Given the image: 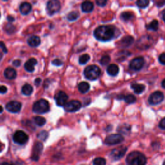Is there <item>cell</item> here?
<instances>
[{"mask_svg":"<svg viewBox=\"0 0 165 165\" xmlns=\"http://www.w3.org/2000/svg\"><path fill=\"white\" fill-rule=\"evenodd\" d=\"M95 38L101 41H108L111 40L115 35V31L111 25H102L98 26L94 32Z\"/></svg>","mask_w":165,"mask_h":165,"instance_id":"1","label":"cell"},{"mask_svg":"<svg viewBox=\"0 0 165 165\" xmlns=\"http://www.w3.org/2000/svg\"><path fill=\"white\" fill-rule=\"evenodd\" d=\"M126 162L127 165H146V158L142 153L134 151L128 155Z\"/></svg>","mask_w":165,"mask_h":165,"instance_id":"2","label":"cell"},{"mask_svg":"<svg viewBox=\"0 0 165 165\" xmlns=\"http://www.w3.org/2000/svg\"><path fill=\"white\" fill-rule=\"evenodd\" d=\"M50 106L49 102L44 99H40L36 101L33 105V112L35 114H43L49 111Z\"/></svg>","mask_w":165,"mask_h":165,"instance_id":"3","label":"cell"},{"mask_svg":"<svg viewBox=\"0 0 165 165\" xmlns=\"http://www.w3.org/2000/svg\"><path fill=\"white\" fill-rule=\"evenodd\" d=\"M84 75L87 79L94 81L100 76L101 70L96 65L88 66L84 70Z\"/></svg>","mask_w":165,"mask_h":165,"instance_id":"4","label":"cell"},{"mask_svg":"<svg viewBox=\"0 0 165 165\" xmlns=\"http://www.w3.org/2000/svg\"><path fill=\"white\" fill-rule=\"evenodd\" d=\"M61 9V3L57 0H52L49 1L47 5V12L50 16L58 12Z\"/></svg>","mask_w":165,"mask_h":165,"instance_id":"5","label":"cell"},{"mask_svg":"<svg viewBox=\"0 0 165 165\" xmlns=\"http://www.w3.org/2000/svg\"><path fill=\"white\" fill-rule=\"evenodd\" d=\"M14 141L19 144H24L29 140V136L23 131L17 130L13 135Z\"/></svg>","mask_w":165,"mask_h":165,"instance_id":"6","label":"cell"},{"mask_svg":"<svg viewBox=\"0 0 165 165\" xmlns=\"http://www.w3.org/2000/svg\"><path fill=\"white\" fill-rule=\"evenodd\" d=\"M124 137L121 134H112L107 136L105 143L107 145H115L123 142Z\"/></svg>","mask_w":165,"mask_h":165,"instance_id":"7","label":"cell"},{"mask_svg":"<svg viewBox=\"0 0 165 165\" xmlns=\"http://www.w3.org/2000/svg\"><path fill=\"white\" fill-rule=\"evenodd\" d=\"M164 97V96L163 93H162L161 91H156L150 96L148 98V103L152 105H158L163 101Z\"/></svg>","mask_w":165,"mask_h":165,"instance_id":"8","label":"cell"},{"mask_svg":"<svg viewBox=\"0 0 165 165\" xmlns=\"http://www.w3.org/2000/svg\"><path fill=\"white\" fill-rule=\"evenodd\" d=\"M81 108V103L78 100H72L67 103L64 106L65 111L68 112H74L78 111Z\"/></svg>","mask_w":165,"mask_h":165,"instance_id":"9","label":"cell"},{"mask_svg":"<svg viewBox=\"0 0 165 165\" xmlns=\"http://www.w3.org/2000/svg\"><path fill=\"white\" fill-rule=\"evenodd\" d=\"M144 65V59L143 57H137L133 59L130 63V67L134 70H141Z\"/></svg>","mask_w":165,"mask_h":165,"instance_id":"10","label":"cell"},{"mask_svg":"<svg viewBox=\"0 0 165 165\" xmlns=\"http://www.w3.org/2000/svg\"><path fill=\"white\" fill-rule=\"evenodd\" d=\"M126 150L127 148L125 146H120V147L114 149L111 152V156L114 160H119L124 156Z\"/></svg>","mask_w":165,"mask_h":165,"instance_id":"11","label":"cell"},{"mask_svg":"<svg viewBox=\"0 0 165 165\" xmlns=\"http://www.w3.org/2000/svg\"><path fill=\"white\" fill-rule=\"evenodd\" d=\"M21 103L16 101H11L6 105V109L8 112L12 113H17L21 111Z\"/></svg>","mask_w":165,"mask_h":165,"instance_id":"12","label":"cell"},{"mask_svg":"<svg viewBox=\"0 0 165 165\" xmlns=\"http://www.w3.org/2000/svg\"><path fill=\"white\" fill-rule=\"evenodd\" d=\"M68 97L67 94L64 92L63 91H59L58 93H57L55 96V100H56V103L58 106H65L67 103Z\"/></svg>","mask_w":165,"mask_h":165,"instance_id":"13","label":"cell"},{"mask_svg":"<svg viewBox=\"0 0 165 165\" xmlns=\"http://www.w3.org/2000/svg\"><path fill=\"white\" fill-rule=\"evenodd\" d=\"M42 150H43L42 143L40 142L35 143L34 146L33 150H32V157H31L32 159L34 161H38L41 153Z\"/></svg>","mask_w":165,"mask_h":165,"instance_id":"14","label":"cell"},{"mask_svg":"<svg viewBox=\"0 0 165 165\" xmlns=\"http://www.w3.org/2000/svg\"><path fill=\"white\" fill-rule=\"evenodd\" d=\"M37 60L35 58H31L25 63V69L29 72L34 71V66L37 64Z\"/></svg>","mask_w":165,"mask_h":165,"instance_id":"15","label":"cell"},{"mask_svg":"<svg viewBox=\"0 0 165 165\" xmlns=\"http://www.w3.org/2000/svg\"><path fill=\"white\" fill-rule=\"evenodd\" d=\"M4 76L8 79H14L17 76V72L13 68L8 67L5 70Z\"/></svg>","mask_w":165,"mask_h":165,"instance_id":"16","label":"cell"},{"mask_svg":"<svg viewBox=\"0 0 165 165\" xmlns=\"http://www.w3.org/2000/svg\"><path fill=\"white\" fill-rule=\"evenodd\" d=\"M32 10V5L28 2H23L20 5V11L23 15H27Z\"/></svg>","mask_w":165,"mask_h":165,"instance_id":"17","label":"cell"},{"mask_svg":"<svg viewBox=\"0 0 165 165\" xmlns=\"http://www.w3.org/2000/svg\"><path fill=\"white\" fill-rule=\"evenodd\" d=\"M106 71L110 76H116L118 74L119 71H120V68H119L118 66L115 65V64H111V65H110L107 67Z\"/></svg>","mask_w":165,"mask_h":165,"instance_id":"18","label":"cell"},{"mask_svg":"<svg viewBox=\"0 0 165 165\" xmlns=\"http://www.w3.org/2000/svg\"><path fill=\"white\" fill-rule=\"evenodd\" d=\"M28 44L32 47H37L41 43V40L38 36L33 35L28 39Z\"/></svg>","mask_w":165,"mask_h":165,"instance_id":"19","label":"cell"},{"mask_svg":"<svg viewBox=\"0 0 165 165\" xmlns=\"http://www.w3.org/2000/svg\"><path fill=\"white\" fill-rule=\"evenodd\" d=\"M119 99H124L125 101L128 104H132L136 101V97L132 94H128L126 96L120 95L117 97Z\"/></svg>","mask_w":165,"mask_h":165,"instance_id":"20","label":"cell"},{"mask_svg":"<svg viewBox=\"0 0 165 165\" xmlns=\"http://www.w3.org/2000/svg\"><path fill=\"white\" fill-rule=\"evenodd\" d=\"M94 4L91 2H85L81 4V9L84 12H90L93 11Z\"/></svg>","mask_w":165,"mask_h":165,"instance_id":"21","label":"cell"},{"mask_svg":"<svg viewBox=\"0 0 165 165\" xmlns=\"http://www.w3.org/2000/svg\"><path fill=\"white\" fill-rule=\"evenodd\" d=\"M132 89L134 91V92L137 94H140L144 91L145 90V86L142 84H137L134 83L131 85Z\"/></svg>","mask_w":165,"mask_h":165,"instance_id":"22","label":"cell"},{"mask_svg":"<svg viewBox=\"0 0 165 165\" xmlns=\"http://www.w3.org/2000/svg\"><path fill=\"white\" fill-rule=\"evenodd\" d=\"M90 85L87 82H81L78 85V90L82 94H85L90 90Z\"/></svg>","mask_w":165,"mask_h":165,"instance_id":"23","label":"cell"},{"mask_svg":"<svg viewBox=\"0 0 165 165\" xmlns=\"http://www.w3.org/2000/svg\"><path fill=\"white\" fill-rule=\"evenodd\" d=\"M22 93L25 96H31L33 92V88L29 84H25L21 88Z\"/></svg>","mask_w":165,"mask_h":165,"instance_id":"24","label":"cell"},{"mask_svg":"<svg viewBox=\"0 0 165 165\" xmlns=\"http://www.w3.org/2000/svg\"><path fill=\"white\" fill-rule=\"evenodd\" d=\"M146 29L148 30H151L153 31H157L159 28V22L157 20H153L151 23L146 25Z\"/></svg>","mask_w":165,"mask_h":165,"instance_id":"25","label":"cell"},{"mask_svg":"<svg viewBox=\"0 0 165 165\" xmlns=\"http://www.w3.org/2000/svg\"><path fill=\"white\" fill-rule=\"evenodd\" d=\"M133 41L134 38L132 37H131V36H126V37H125L122 39V40H121V43L125 47H128L133 43Z\"/></svg>","mask_w":165,"mask_h":165,"instance_id":"26","label":"cell"},{"mask_svg":"<svg viewBox=\"0 0 165 165\" xmlns=\"http://www.w3.org/2000/svg\"><path fill=\"white\" fill-rule=\"evenodd\" d=\"M79 16V13L78 11H72L67 15V20L70 21H74L76 20Z\"/></svg>","mask_w":165,"mask_h":165,"instance_id":"27","label":"cell"},{"mask_svg":"<svg viewBox=\"0 0 165 165\" xmlns=\"http://www.w3.org/2000/svg\"><path fill=\"white\" fill-rule=\"evenodd\" d=\"M34 122L35 125H37L38 126H42L46 123V120L43 117L36 116L34 117Z\"/></svg>","mask_w":165,"mask_h":165,"instance_id":"28","label":"cell"},{"mask_svg":"<svg viewBox=\"0 0 165 165\" xmlns=\"http://www.w3.org/2000/svg\"><path fill=\"white\" fill-rule=\"evenodd\" d=\"M90 59V57L88 54H83L81 55V56L79 57V63L81 64V65H85L86 64Z\"/></svg>","mask_w":165,"mask_h":165,"instance_id":"29","label":"cell"},{"mask_svg":"<svg viewBox=\"0 0 165 165\" xmlns=\"http://www.w3.org/2000/svg\"><path fill=\"white\" fill-rule=\"evenodd\" d=\"M121 17L122 18L123 20L125 21H128L130 20L133 17V14L130 12H124L121 14Z\"/></svg>","mask_w":165,"mask_h":165,"instance_id":"30","label":"cell"},{"mask_svg":"<svg viewBox=\"0 0 165 165\" xmlns=\"http://www.w3.org/2000/svg\"><path fill=\"white\" fill-rule=\"evenodd\" d=\"M149 3L150 2L149 1H148V0H139V1H137L136 2V4L139 8H144L148 6Z\"/></svg>","mask_w":165,"mask_h":165,"instance_id":"31","label":"cell"},{"mask_svg":"<svg viewBox=\"0 0 165 165\" xmlns=\"http://www.w3.org/2000/svg\"><path fill=\"white\" fill-rule=\"evenodd\" d=\"M130 126L127 125H125L122 126H121V127L119 128V129H118L119 132L121 133H124L125 134H126L128 132H130Z\"/></svg>","mask_w":165,"mask_h":165,"instance_id":"32","label":"cell"},{"mask_svg":"<svg viewBox=\"0 0 165 165\" xmlns=\"http://www.w3.org/2000/svg\"><path fill=\"white\" fill-rule=\"evenodd\" d=\"M94 165H106V161L104 158H97L93 161Z\"/></svg>","mask_w":165,"mask_h":165,"instance_id":"33","label":"cell"},{"mask_svg":"<svg viewBox=\"0 0 165 165\" xmlns=\"http://www.w3.org/2000/svg\"><path fill=\"white\" fill-rule=\"evenodd\" d=\"M5 29L8 34H12L15 32V27L11 24H7L5 27Z\"/></svg>","mask_w":165,"mask_h":165,"instance_id":"34","label":"cell"},{"mask_svg":"<svg viewBox=\"0 0 165 165\" xmlns=\"http://www.w3.org/2000/svg\"><path fill=\"white\" fill-rule=\"evenodd\" d=\"M48 135H49L48 132L43 130V131H41V132L39 133V134L38 135V137L40 139H41L42 141H45L46 139H47Z\"/></svg>","mask_w":165,"mask_h":165,"instance_id":"35","label":"cell"},{"mask_svg":"<svg viewBox=\"0 0 165 165\" xmlns=\"http://www.w3.org/2000/svg\"><path fill=\"white\" fill-rule=\"evenodd\" d=\"M111 61V58L109 57V56H104L102 57V58L100 60V63L102 65H106Z\"/></svg>","mask_w":165,"mask_h":165,"instance_id":"36","label":"cell"},{"mask_svg":"<svg viewBox=\"0 0 165 165\" xmlns=\"http://www.w3.org/2000/svg\"><path fill=\"white\" fill-rule=\"evenodd\" d=\"M159 61L161 64L165 65V53H163L160 55L159 57Z\"/></svg>","mask_w":165,"mask_h":165,"instance_id":"37","label":"cell"},{"mask_svg":"<svg viewBox=\"0 0 165 165\" xmlns=\"http://www.w3.org/2000/svg\"><path fill=\"white\" fill-rule=\"evenodd\" d=\"M96 3L99 7H104L107 3V1H105V0H97V1H96Z\"/></svg>","mask_w":165,"mask_h":165,"instance_id":"38","label":"cell"},{"mask_svg":"<svg viewBox=\"0 0 165 165\" xmlns=\"http://www.w3.org/2000/svg\"><path fill=\"white\" fill-rule=\"evenodd\" d=\"M52 64L54 65H56L57 67H59V66H61L62 64H63V62L59 59H54L53 61H52Z\"/></svg>","mask_w":165,"mask_h":165,"instance_id":"39","label":"cell"},{"mask_svg":"<svg viewBox=\"0 0 165 165\" xmlns=\"http://www.w3.org/2000/svg\"><path fill=\"white\" fill-rule=\"evenodd\" d=\"M0 48H2L3 51L5 52V53H7V49L5 47V43L3 42V41H0Z\"/></svg>","mask_w":165,"mask_h":165,"instance_id":"40","label":"cell"},{"mask_svg":"<svg viewBox=\"0 0 165 165\" xmlns=\"http://www.w3.org/2000/svg\"><path fill=\"white\" fill-rule=\"evenodd\" d=\"M7 92V88L5 86L0 85V93L1 94H5Z\"/></svg>","mask_w":165,"mask_h":165,"instance_id":"41","label":"cell"},{"mask_svg":"<svg viewBox=\"0 0 165 165\" xmlns=\"http://www.w3.org/2000/svg\"><path fill=\"white\" fill-rule=\"evenodd\" d=\"M159 127H160L161 128H162V129L165 130V117L163 118V120L160 121V123H159Z\"/></svg>","mask_w":165,"mask_h":165,"instance_id":"42","label":"cell"},{"mask_svg":"<svg viewBox=\"0 0 165 165\" xmlns=\"http://www.w3.org/2000/svg\"><path fill=\"white\" fill-rule=\"evenodd\" d=\"M20 65H21V61L20 60L17 59V60L14 61V62H13V65L14 66H15L16 67H18L20 66Z\"/></svg>","mask_w":165,"mask_h":165,"instance_id":"43","label":"cell"},{"mask_svg":"<svg viewBox=\"0 0 165 165\" xmlns=\"http://www.w3.org/2000/svg\"><path fill=\"white\" fill-rule=\"evenodd\" d=\"M41 82V79L40 78H37L35 80V85L36 86H39Z\"/></svg>","mask_w":165,"mask_h":165,"instance_id":"44","label":"cell"},{"mask_svg":"<svg viewBox=\"0 0 165 165\" xmlns=\"http://www.w3.org/2000/svg\"><path fill=\"white\" fill-rule=\"evenodd\" d=\"M7 20H8L9 21H14V18L12 16H8V17H7Z\"/></svg>","mask_w":165,"mask_h":165,"instance_id":"45","label":"cell"},{"mask_svg":"<svg viewBox=\"0 0 165 165\" xmlns=\"http://www.w3.org/2000/svg\"><path fill=\"white\" fill-rule=\"evenodd\" d=\"M3 148H4V145H3V144H2L1 142H0V152L3 151Z\"/></svg>","mask_w":165,"mask_h":165,"instance_id":"46","label":"cell"},{"mask_svg":"<svg viewBox=\"0 0 165 165\" xmlns=\"http://www.w3.org/2000/svg\"><path fill=\"white\" fill-rule=\"evenodd\" d=\"M0 165H14V164H12V163H1V164H0Z\"/></svg>","mask_w":165,"mask_h":165,"instance_id":"47","label":"cell"},{"mask_svg":"<svg viewBox=\"0 0 165 165\" xmlns=\"http://www.w3.org/2000/svg\"><path fill=\"white\" fill-rule=\"evenodd\" d=\"M162 87L164 88H165V79L162 81Z\"/></svg>","mask_w":165,"mask_h":165,"instance_id":"48","label":"cell"},{"mask_svg":"<svg viewBox=\"0 0 165 165\" xmlns=\"http://www.w3.org/2000/svg\"><path fill=\"white\" fill-rule=\"evenodd\" d=\"M163 19L164 20V21L165 22V11L163 12Z\"/></svg>","mask_w":165,"mask_h":165,"instance_id":"49","label":"cell"},{"mask_svg":"<svg viewBox=\"0 0 165 165\" xmlns=\"http://www.w3.org/2000/svg\"><path fill=\"white\" fill-rule=\"evenodd\" d=\"M3 111V108L2 106H0V114L2 113Z\"/></svg>","mask_w":165,"mask_h":165,"instance_id":"50","label":"cell"},{"mask_svg":"<svg viewBox=\"0 0 165 165\" xmlns=\"http://www.w3.org/2000/svg\"><path fill=\"white\" fill-rule=\"evenodd\" d=\"M3 58V54L0 52V61L2 60V59Z\"/></svg>","mask_w":165,"mask_h":165,"instance_id":"51","label":"cell"},{"mask_svg":"<svg viewBox=\"0 0 165 165\" xmlns=\"http://www.w3.org/2000/svg\"><path fill=\"white\" fill-rule=\"evenodd\" d=\"M163 165H165V161L164 162V163H163Z\"/></svg>","mask_w":165,"mask_h":165,"instance_id":"52","label":"cell"}]
</instances>
